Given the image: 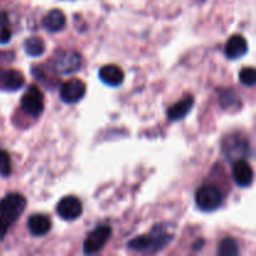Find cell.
Instances as JSON below:
<instances>
[{"label":"cell","instance_id":"1","mask_svg":"<svg viewBox=\"0 0 256 256\" xmlns=\"http://www.w3.org/2000/svg\"><path fill=\"white\" fill-rule=\"evenodd\" d=\"M174 232H169L166 225H155L152 232L146 235H139L128 242V249L138 252H162L174 240Z\"/></svg>","mask_w":256,"mask_h":256},{"label":"cell","instance_id":"2","mask_svg":"<svg viewBox=\"0 0 256 256\" xmlns=\"http://www.w3.org/2000/svg\"><path fill=\"white\" fill-rule=\"evenodd\" d=\"M26 198L20 192H9L0 199V242L5 239L12 225L26 208Z\"/></svg>","mask_w":256,"mask_h":256},{"label":"cell","instance_id":"3","mask_svg":"<svg viewBox=\"0 0 256 256\" xmlns=\"http://www.w3.org/2000/svg\"><path fill=\"white\" fill-rule=\"evenodd\" d=\"M222 152L225 154V158L234 162L236 160L249 158L252 155V145L245 135L234 132L225 136L222 142Z\"/></svg>","mask_w":256,"mask_h":256},{"label":"cell","instance_id":"4","mask_svg":"<svg viewBox=\"0 0 256 256\" xmlns=\"http://www.w3.org/2000/svg\"><path fill=\"white\" fill-rule=\"evenodd\" d=\"M224 202L222 190L215 185H202L195 192V204L204 212H212L219 209Z\"/></svg>","mask_w":256,"mask_h":256},{"label":"cell","instance_id":"5","mask_svg":"<svg viewBox=\"0 0 256 256\" xmlns=\"http://www.w3.org/2000/svg\"><path fill=\"white\" fill-rule=\"evenodd\" d=\"M52 68L59 74H74L82 64V55L72 49H58L52 58Z\"/></svg>","mask_w":256,"mask_h":256},{"label":"cell","instance_id":"6","mask_svg":"<svg viewBox=\"0 0 256 256\" xmlns=\"http://www.w3.org/2000/svg\"><path fill=\"white\" fill-rule=\"evenodd\" d=\"M22 110L30 118L38 119L44 112V94L36 85H30L20 100Z\"/></svg>","mask_w":256,"mask_h":256},{"label":"cell","instance_id":"7","mask_svg":"<svg viewBox=\"0 0 256 256\" xmlns=\"http://www.w3.org/2000/svg\"><path fill=\"white\" fill-rule=\"evenodd\" d=\"M112 234V229L106 224H102L95 228L92 232L88 234L82 242V252L85 255H92L99 252L109 242Z\"/></svg>","mask_w":256,"mask_h":256},{"label":"cell","instance_id":"8","mask_svg":"<svg viewBox=\"0 0 256 256\" xmlns=\"http://www.w3.org/2000/svg\"><path fill=\"white\" fill-rule=\"evenodd\" d=\"M85 92H86V85L82 80L74 78V79H70L68 82H65L64 84L60 88V99L65 104H76L80 100H82V98L85 96Z\"/></svg>","mask_w":256,"mask_h":256},{"label":"cell","instance_id":"9","mask_svg":"<svg viewBox=\"0 0 256 256\" xmlns=\"http://www.w3.org/2000/svg\"><path fill=\"white\" fill-rule=\"evenodd\" d=\"M55 210H56L58 215L62 220L74 222V220L79 219L82 216V204L79 198L74 196V195H68V196H64L62 199H60Z\"/></svg>","mask_w":256,"mask_h":256},{"label":"cell","instance_id":"10","mask_svg":"<svg viewBox=\"0 0 256 256\" xmlns=\"http://www.w3.org/2000/svg\"><path fill=\"white\" fill-rule=\"evenodd\" d=\"M25 84V78L22 72L15 69L0 68V90L2 92H16Z\"/></svg>","mask_w":256,"mask_h":256},{"label":"cell","instance_id":"11","mask_svg":"<svg viewBox=\"0 0 256 256\" xmlns=\"http://www.w3.org/2000/svg\"><path fill=\"white\" fill-rule=\"evenodd\" d=\"M232 179L240 188H249L254 182V170L245 159L234 162L232 165Z\"/></svg>","mask_w":256,"mask_h":256},{"label":"cell","instance_id":"12","mask_svg":"<svg viewBox=\"0 0 256 256\" xmlns=\"http://www.w3.org/2000/svg\"><path fill=\"white\" fill-rule=\"evenodd\" d=\"M26 226L32 236L42 238L49 234L50 230H52V222L49 215L39 212V214L30 215L29 219H28Z\"/></svg>","mask_w":256,"mask_h":256},{"label":"cell","instance_id":"13","mask_svg":"<svg viewBox=\"0 0 256 256\" xmlns=\"http://www.w3.org/2000/svg\"><path fill=\"white\" fill-rule=\"evenodd\" d=\"M195 104V98L192 94L184 95L182 100H179L178 102H175L174 105L168 109V119L170 122H180L184 118H186V115L189 114L192 110Z\"/></svg>","mask_w":256,"mask_h":256},{"label":"cell","instance_id":"14","mask_svg":"<svg viewBox=\"0 0 256 256\" xmlns=\"http://www.w3.org/2000/svg\"><path fill=\"white\" fill-rule=\"evenodd\" d=\"M249 48H248V42L242 35L235 34L229 38L224 48V54L228 59L236 60L242 59L245 54L248 52Z\"/></svg>","mask_w":256,"mask_h":256},{"label":"cell","instance_id":"15","mask_svg":"<svg viewBox=\"0 0 256 256\" xmlns=\"http://www.w3.org/2000/svg\"><path fill=\"white\" fill-rule=\"evenodd\" d=\"M99 78L108 86L116 88L124 82L125 74L119 65L108 64L99 69Z\"/></svg>","mask_w":256,"mask_h":256},{"label":"cell","instance_id":"16","mask_svg":"<svg viewBox=\"0 0 256 256\" xmlns=\"http://www.w3.org/2000/svg\"><path fill=\"white\" fill-rule=\"evenodd\" d=\"M42 26L49 32H59L66 26V16L60 9H52L42 18Z\"/></svg>","mask_w":256,"mask_h":256},{"label":"cell","instance_id":"17","mask_svg":"<svg viewBox=\"0 0 256 256\" xmlns=\"http://www.w3.org/2000/svg\"><path fill=\"white\" fill-rule=\"evenodd\" d=\"M24 50L26 55L32 58L42 56L45 52V42L38 35H32V36L28 38L24 42Z\"/></svg>","mask_w":256,"mask_h":256},{"label":"cell","instance_id":"18","mask_svg":"<svg viewBox=\"0 0 256 256\" xmlns=\"http://www.w3.org/2000/svg\"><path fill=\"white\" fill-rule=\"evenodd\" d=\"M240 254L239 245H238L236 240L232 238H225L222 240L219 245V250H218V255L220 256H238Z\"/></svg>","mask_w":256,"mask_h":256},{"label":"cell","instance_id":"19","mask_svg":"<svg viewBox=\"0 0 256 256\" xmlns=\"http://www.w3.org/2000/svg\"><path fill=\"white\" fill-rule=\"evenodd\" d=\"M220 105L222 109H230V108H236V105H240L239 96L232 89H224L220 92L219 95Z\"/></svg>","mask_w":256,"mask_h":256},{"label":"cell","instance_id":"20","mask_svg":"<svg viewBox=\"0 0 256 256\" xmlns=\"http://www.w3.org/2000/svg\"><path fill=\"white\" fill-rule=\"evenodd\" d=\"M12 174V159L6 150L0 148V175L8 178Z\"/></svg>","mask_w":256,"mask_h":256},{"label":"cell","instance_id":"21","mask_svg":"<svg viewBox=\"0 0 256 256\" xmlns=\"http://www.w3.org/2000/svg\"><path fill=\"white\" fill-rule=\"evenodd\" d=\"M239 80L242 85L252 88L256 82V72L254 68H244L239 72Z\"/></svg>","mask_w":256,"mask_h":256},{"label":"cell","instance_id":"22","mask_svg":"<svg viewBox=\"0 0 256 256\" xmlns=\"http://www.w3.org/2000/svg\"><path fill=\"white\" fill-rule=\"evenodd\" d=\"M12 29L10 26H4V28H0V44L5 45L12 40Z\"/></svg>","mask_w":256,"mask_h":256},{"label":"cell","instance_id":"23","mask_svg":"<svg viewBox=\"0 0 256 256\" xmlns=\"http://www.w3.org/2000/svg\"><path fill=\"white\" fill-rule=\"evenodd\" d=\"M10 26L9 22V15L5 12H0V28Z\"/></svg>","mask_w":256,"mask_h":256}]
</instances>
